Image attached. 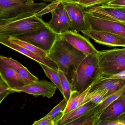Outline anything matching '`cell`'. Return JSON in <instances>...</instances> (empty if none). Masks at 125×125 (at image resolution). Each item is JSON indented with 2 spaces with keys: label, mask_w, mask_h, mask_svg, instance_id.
Segmentation results:
<instances>
[{
  "label": "cell",
  "mask_w": 125,
  "mask_h": 125,
  "mask_svg": "<svg viewBox=\"0 0 125 125\" xmlns=\"http://www.w3.org/2000/svg\"><path fill=\"white\" fill-rule=\"evenodd\" d=\"M61 3L68 13L70 30L79 32L88 30L85 20V9L75 3Z\"/></svg>",
  "instance_id": "cell-9"
},
{
  "label": "cell",
  "mask_w": 125,
  "mask_h": 125,
  "mask_svg": "<svg viewBox=\"0 0 125 125\" xmlns=\"http://www.w3.org/2000/svg\"><path fill=\"white\" fill-rule=\"evenodd\" d=\"M32 125H54V122L46 115L38 121H35Z\"/></svg>",
  "instance_id": "cell-34"
},
{
  "label": "cell",
  "mask_w": 125,
  "mask_h": 125,
  "mask_svg": "<svg viewBox=\"0 0 125 125\" xmlns=\"http://www.w3.org/2000/svg\"><path fill=\"white\" fill-rule=\"evenodd\" d=\"M46 25L42 18L36 16L35 14L6 25L0 35L17 36L34 32Z\"/></svg>",
  "instance_id": "cell-5"
},
{
  "label": "cell",
  "mask_w": 125,
  "mask_h": 125,
  "mask_svg": "<svg viewBox=\"0 0 125 125\" xmlns=\"http://www.w3.org/2000/svg\"><path fill=\"white\" fill-rule=\"evenodd\" d=\"M63 98L68 101L71 94V84L63 72L58 70Z\"/></svg>",
  "instance_id": "cell-26"
},
{
  "label": "cell",
  "mask_w": 125,
  "mask_h": 125,
  "mask_svg": "<svg viewBox=\"0 0 125 125\" xmlns=\"http://www.w3.org/2000/svg\"><path fill=\"white\" fill-rule=\"evenodd\" d=\"M87 55L61 38L58 35L47 55L56 63L58 70L63 72L70 83L78 66Z\"/></svg>",
  "instance_id": "cell-1"
},
{
  "label": "cell",
  "mask_w": 125,
  "mask_h": 125,
  "mask_svg": "<svg viewBox=\"0 0 125 125\" xmlns=\"http://www.w3.org/2000/svg\"><path fill=\"white\" fill-rule=\"evenodd\" d=\"M33 14L34 13H26L13 17L4 18L0 17V33L2 29L6 25L15 21L29 17L31 16H32Z\"/></svg>",
  "instance_id": "cell-28"
},
{
  "label": "cell",
  "mask_w": 125,
  "mask_h": 125,
  "mask_svg": "<svg viewBox=\"0 0 125 125\" xmlns=\"http://www.w3.org/2000/svg\"><path fill=\"white\" fill-rule=\"evenodd\" d=\"M61 2L57 0H54L51 2V3L46 5L41 10L35 14V15L38 17L42 18V16L46 14L53 12L61 3Z\"/></svg>",
  "instance_id": "cell-30"
},
{
  "label": "cell",
  "mask_w": 125,
  "mask_h": 125,
  "mask_svg": "<svg viewBox=\"0 0 125 125\" xmlns=\"http://www.w3.org/2000/svg\"><path fill=\"white\" fill-rule=\"evenodd\" d=\"M91 88V86L82 93L71 91L70 97L63 112V115L72 111L83 104L85 96Z\"/></svg>",
  "instance_id": "cell-20"
},
{
  "label": "cell",
  "mask_w": 125,
  "mask_h": 125,
  "mask_svg": "<svg viewBox=\"0 0 125 125\" xmlns=\"http://www.w3.org/2000/svg\"><path fill=\"white\" fill-rule=\"evenodd\" d=\"M0 17H4V18H8L1 11H0Z\"/></svg>",
  "instance_id": "cell-38"
},
{
  "label": "cell",
  "mask_w": 125,
  "mask_h": 125,
  "mask_svg": "<svg viewBox=\"0 0 125 125\" xmlns=\"http://www.w3.org/2000/svg\"><path fill=\"white\" fill-rule=\"evenodd\" d=\"M98 106L68 125H96L101 115L97 112Z\"/></svg>",
  "instance_id": "cell-21"
},
{
  "label": "cell",
  "mask_w": 125,
  "mask_h": 125,
  "mask_svg": "<svg viewBox=\"0 0 125 125\" xmlns=\"http://www.w3.org/2000/svg\"><path fill=\"white\" fill-rule=\"evenodd\" d=\"M124 85H125V79L104 80L92 84L90 90L98 88H105L108 90L107 96L115 93Z\"/></svg>",
  "instance_id": "cell-19"
},
{
  "label": "cell",
  "mask_w": 125,
  "mask_h": 125,
  "mask_svg": "<svg viewBox=\"0 0 125 125\" xmlns=\"http://www.w3.org/2000/svg\"><path fill=\"white\" fill-rule=\"evenodd\" d=\"M67 102L68 101L65 99H63L46 115L50 119L52 120L61 113H63L66 107Z\"/></svg>",
  "instance_id": "cell-29"
},
{
  "label": "cell",
  "mask_w": 125,
  "mask_h": 125,
  "mask_svg": "<svg viewBox=\"0 0 125 125\" xmlns=\"http://www.w3.org/2000/svg\"><path fill=\"white\" fill-rule=\"evenodd\" d=\"M108 93V90L104 88H98L88 91L85 98L83 104L91 101L96 104H100Z\"/></svg>",
  "instance_id": "cell-22"
},
{
  "label": "cell",
  "mask_w": 125,
  "mask_h": 125,
  "mask_svg": "<svg viewBox=\"0 0 125 125\" xmlns=\"http://www.w3.org/2000/svg\"><path fill=\"white\" fill-rule=\"evenodd\" d=\"M8 36L9 39L11 41L21 46L27 50L40 55L47 56V52L34 46L32 44L21 40L19 38H17L16 36Z\"/></svg>",
  "instance_id": "cell-24"
},
{
  "label": "cell",
  "mask_w": 125,
  "mask_h": 125,
  "mask_svg": "<svg viewBox=\"0 0 125 125\" xmlns=\"http://www.w3.org/2000/svg\"><path fill=\"white\" fill-rule=\"evenodd\" d=\"M51 14L52 19L46 23L53 32L60 35L70 30V21L68 13L62 3Z\"/></svg>",
  "instance_id": "cell-14"
},
{
  "label": "cell",
  "mask_w": 125,
  "mask_h": 125,
  "mask_svg": "<svg viewBox=\"0 0 125 125\" xmlns=\"http://www.w3.org/2000/svg\"><path fill=\"white\" fill-rule=\"evenodd\" d=\"M98 105L91 101L86 102L72 111L63 114L56 125H68Z\"/></svg>",
  "instance_id": "cell-16"
},
{
  "label": "cell",
  "mask_w": 125,
  "mask_h": 125,
  "mask_svg": "<svg viewBox=\"0 0 125 125\" xmlns=\"http://www.w3.org/2000/svg\"><path fill=\"white\" fill-rule=\"evenodd\" d=\"M58 36V35L53 32L47 24L34 32L16 37L32 44L48 53L54 45Z\"/></svg>",
  "instance_id": "cell-6"
},
{
  "label": "cell",
  "mask_w": 125,
  "mask_h": 125,
  "mask_svg": "<svg viewBox=\"0 0 125 125\" xmlns=\"http://www.w3.org/2000/svg\"><path fill=\"white\" fill-rule=\"evenodd\" d=\"M9 89L13 93L24 92L35 96L43 95L50 98L55 94L57 87L52 82L38 80L22 87Z\"/></svg>",
  "instance_id": "cell-8"
},
{
  "label": "cell",
  "mask_w": 125,
  "mask_h": 125,
  "mask_svg": "<svg viewBox=\"0 0 125 125\" xmlns=\"http://www.w3.org/2000/svg\"><path fill=\"white\" fill-rule=\"evenodd\" d=\"M96 125H125V112L113 118L99 121Z\"/></svg>",
  "instance_id": "cell-27"
},
{
  "label": "cell",
  "mask_w": 125,
  "mask_h": 125,
  "mask_svg": "<svg viewBox=\"0 0 125 125\" xmlns=\"http://www.w3.org/2000/svg\"><path fill=\"white\" fill-rule=\"evenodd\" d=\"M99 74H112L125 70V49L98 51L97 55Z\"/></svg>",
  "instance_id": "cell-3"
},
{
  "label": "cell",
  "mask_w": 125,
  "mask_h": 125,
  "mask_svg": "<svg viewBox=\"0 0 125 125\" xmlns=\"http://www.w3.org/2000/svg\"><path fill=\"white\" fill-rule=\"evenodd\" d=\"M0 57L13 68L17 73L24 81L26 84L33 81L38 80V77L31 73L27 68L17 61L11 58L2 55H0Z\"/></svg>",
  "instance_id": "cell-18"
},
{
  "label": "cell",
  "mask_w": 125,
  "mask_h": 125,
  "mask_svg": "<svg viewBox=\"0 0 125 125\" xmlns=\"http://www.w3.org/2000/svg\"><path fill=\"white\" fill-rule=\"evenodd\" d=\"M57 1H60L61 2L75 3L79 1L80 0H55Z\"/></svg>",
  "instance_id": "cell-37"
},
{
  "label": "cell",
  "mask_w": 125,
  "mask_h": 125,
  "mask_svg": "<svg viewBox=\"0 0 125 125\" xmlns=\"http://www.w3.org/2000/svg\"><path fill=\"white\" fill-rule=\"evenodd\" d=\"M81 32L98 43L110 47H125V38L115 33L88 29Z\"/></svg>",
  "instance_id": "cell-12"
},
{
  "label": "cell",
  "mask_w": 125,
  "mask_h": 125,
  "mask_svg": "<svg viewBox=\"0 0 125 125\" xmlns=\"http://www.w3.org/2000/svg\"><path fill=\"white\" fill-rule=\"evenodd\" d=\"M99 73L97 55H87L78 66L70 83L71 91L82 93L92 85Z\"/></svg>",
  "instance_id": "cell-2"
},
{
  "label": "cell",
  "mask_w": 125,
  "mask_h": 125,
  "mask_svg": "<svg viewBox=\"0 0 125 125\" xmlns=\"http://www.w3.org/2000/svg\"><path fill=\"white\" fill-rule=\"evenodd\" d=\"M59 36L73 47L86 55H97L98 51L87 38L79 32L69 30L60 34Z\"/></svg>",
  "instance_id": "cell-10"
},
{
  "label": "cell",
  "mask_w": 125,
  "mask_h": 125,
  "mask_svg": "<svg viewBox=\"0 0 125 125\" xmlns=\"http://www.w3.org/2000/svg\"><path fill=\"white\" fill-rule=\"evenodd\" d=\"M85 13L96 17L125 23V8L103 4L86 9Z\"/></svg>",
  "instance_id": "cell-13"
},
{
  "label": "cell",
  "mask_w": 125,
  "mask_h": 125,
  "mask_svg": "<svg viewBox=\"0 0 125 125\" xmlns=\"http://www.w3.org/2000/svg\"><path fill=\"white\" fill-rule=\"evenodd\" d=\"M124 112L125 94L118 98L102 111L99 121L113 118Z\"/></svg>",
  "instance_id": "cell-17"
},
{
  "label": "cell",
  "mask_w": 125,
  "mask_h": 125,
  "mask_svg": "<svg viewBox=\"0 0 125 125\" xmlns=\"http://www.w3.org/2000/svg\"><path fill=\"white\" fill-rule=\"evenodd\" d=\"M88 29L115 33L125 38V23L96 17L85 13Z\"/></svg>",
  "instance_id": "cell-7"
},
{
  "label": "cell",
  "mask_w": 125,
  "mask_h": 125,
  "mask_svg": "<svg viewBox=\"0 0 125 125\" xmlns=\"http://www.w3.org/2000/svg\"><path fill=\"white\" fill-rule=\"evenodd\" d=\"M0 43L32 59L39 63H42L58 71V67L57 64L49 57L40 55L27 50L21 46L11 41L9 38L8 35H0Z\"/></svg>",
  "instance_id": "cell-11"
},
{
  "label": "cell",
  "mask_w": 125,
  "mask_h": 125,
  "mask_svg": "<svg viewBox=\"0 0 125 125\" xmlns=\"http://www.w3.org/2000/svg\"><path fill=\"white\" fill-rule=\"evenodd\" d=\"M104 4L115 8H125V0H110Z\"/></svg>",
  "instance_id": "cell-33"
},
{
  "label": "cell",
  "mask_w": 125,
  "mask_h": 125,
  "mask_svg": "<svg viewBox=\"0 0 125 125\" xmlns=\"http://www.w3.org/2000/svg\"><path fill=\"white\" fill-rule=\"evenodd\" d=\"M125 94V85L118 89L115 93L106 96L101 103L97 106V112L101 114L102 111L110 104L115 101L121 96Z\"/></svg>",
  "instance_id": "cell-23"
},
{
  "label": "cell",
  "mask_w": 125,
  "mask_h": 125,
  "mask_svg": "<svg viewBox=\"0 0 125 125\" xmlns=\"http://www.w3.org/2000/svg\"><path fill=\"white\" fill-rule=\"evenodd\" d=\"M110 0H80L75 2L84 8L85 9L104 4Z\"/></svg>",
  "instance_id": "cell-31"
},
{
  "label": "cell",
  "mask_w": 125,
  "mask_h": 125,
  "mask_svg": "<svg viewBox=\"0 0 125 125\" xmlns=\"http://www.w3.org/2000/svg\"><path fill=\"white\" fill-rule=\"evenodd\" d=\"M46 5L35 3L33 0H0V11L10 18L26 13L36 14Z\"/></svg>",
  "instance_id": "cell-4"
},
{
  "label": "cell",
  "mask_w": 125,
  "mask_h": 125,
  "mask_svg": "<svg viewBox=\"0 0 125 125\" xmlns=\"http://www.w3.org/2000/svg\"><path fill=\"white\" fill-rule=\"evenodd\" d=\"M9 90V89L8 85L2 79H0V93Z\"/></svg>",
  "instance_id": "cell-36"
},
{
  "label": "cell",
  "mask_w": 125,
  "mask_h": 125,
  "mask_svg": "<svg viewBox=\"0 0 125 125\" xmlns=\"http://www.w3.org/2000/svg\"><path fill=\"white\" fill-rule=\"evenodd\" d=\"M13 93V91L9 90L5 92L0 93V104L9 95Z\"/></svg>",
  "instance_id": "cell-35"
},
{
  "label": "cell",
  "mask_w": 125,
  "mask_h": 125,
  "mask_svg": "<svg viewBox=\"0 0 125 125\" xmlns=\"http://www.w3.org/2000/svg\"><path fill=\"white\" fill-rule=\"evenodd\" d=\"M112 79H125V70L114 74H99L92 84L104 80Z\"/></svg>",
  "instance_id": "cell-32"
},
{
  "label": "cell",
  "mask_w": 125,
  "mask_h": 125,
  "mask_svg": "<svg viewBox=\"0 0 125 125\" xmlns=\"http://www.w3.org/2000/svg\"><path fill=\"white\" fill-rule=\"evenodd\" d=\"M0 77L9 88L22 87L26 84L13 68L0 57Z\"/></svg>",
  "instance_id": "cell-15"
},
{
  "label": "cell",
  "mask_w": 125,
  "mask_h": 125,
  "mask_svg": "<svg viewBox=\"0 0 125 125\" xmlns=\"http://www.w3.org/2000/svg\"><path fill=\"white\" fill-rule=\"evenodd\" d=\"M39 64L41 66L47 76L55 85L61 93L63 94L62 90L58 71H57L42 63H39Z\"/></svg>",
  "instance_id": "cell-25"
},
{
  "label": "cell",
  "mask_w": 125,
  "mask_h": 125,
  "mask_svg": "<svg viewBox=\"0 0 125 125\" xmlns=\"http://www.w3.org/2000/svg\"><path fill=\"white\" fill-rule=\"evenodd\" d=\"M42 0V1H44V2H51L54 1L55 0Z\"/></svg>",
  "instance_id": "cell-39"
}]
</instances>
